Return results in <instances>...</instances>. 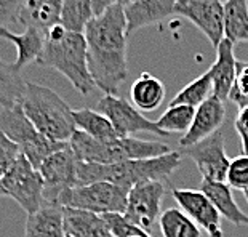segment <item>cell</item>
<instances>
[{"instance_id": "obj_1", "label": "cell", "mask_w": 248, "mask_h": 237, "mask_svg": "<svg viewBox=\"0 0 248 237\" xmlns=\"http://www.w3.org/2000/svg\"><path fill=\"white\" fill-rule=\"evenodd\" d=\"M88 45V69L104 95H117L128 77L126 18L122 3L94 16L83 32Z\"/></svg>"}, {"instance_id": "obj_2", "label": "cell", "mask_w": 248, "mask_h": 237, "mask_svg": "<svg viewBox=\"0 0 248 237\" xmlns=\"http://www.w3.org/2000/svg\"><path fill=\"white\" fill-rule=\"evenodd\" d=\"M37 64L62 74L76 90L87 96L96 83L88 69V45L83 34L71 32L61 24L53 26L45 37V47Z\"/></svg>"}, {"instance_id": "obj_3", "label": "cell", "mask_w": 248, "mask_h": 237, "mask_svg": "<svg viewBox=\"0 0 248 237\" xmlns=\"http://www.w3.org/2000/svg\"><path fill=\"white\" fill-rule=\"evenodd\" d=\"M181 151H171L165 156L152 159L125 160L110 165L80 164L77 167L78 186L94 181H108L130 191L136 184L149 181H163L181 165Z\"/></svg>"}, {"instance_id": "obj_4", "label": "cell", "mask_w": 248, "mask_h": 237, "mask_svg": "<svg viewBox=\"0 0 248 237\" xmlns=\"http://www.w3.org/2000/svg\"><path fill=\"white\" fill-rule=\"evenodd\" d=\"M18 104L26 117L46 138L69 143L74 131L77 130L69 104L48 87L26 82L24 93Z\"/></svg>"}, {"instance_id": "obj_5", "label": "cell", "mask_w": 248, "mask_h": 237, "mask_svg": "<svg viewBox=\"0 0 248 237\" xmlns=\"http://www.w3.org/2000/svg\"><path fill=\"white\" fill-rule=\"evenodd\" d=\"M69 147L80 164H98L110 165L125 160H140L152 159V157L165 156L173 149L160 141H147L140 140L135 136H125L117 138L110 143L92 138L80 130H76L69 140Z\"/></svg>"}, {"instance_id": "obj_6", "label": "cell", "mask_w": 248, "mask_h": 237, "mask_svg": "<svg viewBox=\"0 0 248 237\" xmlns=\"http://www.w3.org/2000/svg\"><path fill=\"white\" fill-rule=\"evenodd\" d=\"M0 131L19 147L21 154L37 170L48 156L69 146V143H60V141H53L42 135L32 125V122L26 117L19 104L2 109V112H0Z\"/></svg>"}, {"instance_id": "obj_7", "label": "cell", "mask_w": 248, "mask_h": 237, "mask_svg": "<svg viewBox=\"0 0 248 237\" xmlns=\"http://www.w3.org/2000/svg\"><path fill=\"white\" fill-rule=\"evenodd\" d=\"M126 189L108 181H94L69 189L61 199V207L85 210L96 215L120 213L126 210Z\"/></svg>"}, {"instance_id": "obj_8", "label": "cell", "mask_w": 248, "mask_h": 237, "mask_svg": "<svg viewBox=\"0 0 248 237\" xmlns=\"http://www.w3.org/2000/svg\"><path fill=\"white\" fill-rule=\"evenodd\" d=\"M5 196L12 197L28 215H32L45 205V184L39 170L21 154L15 165L2 176Z\"/></svg>"}, {"instance_id": "obj_9", "label": "cell", "mask_w": 248, "mask_h": 237, "mask_svg": "<svg viewBox=\"0 0 248 237\" xmlns=\"http://www.w3.org/2000/svg\"><path fill=\"white\" fill-rule=\"evenodd\" d=\"M78 162L69 146L55 154L48 156L39 167V173L44 180V199L45 205L61 207L62 196L69 189L78 186L77 180Z\"/></svg>"}, {"instance_id": "obj_10", "label": "cell", "mask_w": 248, "mask_h": 237, "mask_svg": "<svg viewBox=\"0 0 248 237\" xmlns=\"http://www.w3.org/2000/svg\"><path fill=\"white\" fill-rule=\"evenodd\" d=\"M98 111L104 114L114 125L115 131L120 138L131 136L135 133H152L159 136H168L165 131H162L157 127L155 122L146 119L141 114V111L136 109L133 104L126 101L122 96H115V95H104L98 101Z\"/></svg>"}, {"instance_id": "obj_11", "label": "cell", "mask_w": 248, "mask_h": 237, "mask_svg": "<svg viewBox=\"0 0 248 237\" xmlns=\"http://www.w3.org/2000/svg\"><path fill=\"white\" fill-rule=\"evenodd\" d=\"M165 196V184L162 181H149L136 184L130 189L124 217L151 234L152 228L160 218V204Z\"/></svg>"}, {"instance_id": "obj_12", "label": "cell", "mask_w": 248, "mask_h": 237, "mask_svg": "<svg viewBox=\"0 0 248 237\" xmlns=\"http://www.w3.org/2000/svg\"><path fill=\"white\" fill-rule=\"evenodd\" d=\"M175 15L191 21L215 48L224 39V7L221 0H176Z\"/></svg>"}, {"instance_id": "obj_13", "label": "cell", "mask_w": 248, "mask_h": 237, "mask_svg": "<svg viewBox=\"0 0 248 237\" xmlns=\"http://www.w3.org/2000/svg\"><path fill=\"white\" fill-rule=\"evenodd\" d=\"M181 154L191 157V160L197 165V170L202 175L203 181L226 183L231 159L224 149L223 131H216L210 138L186 149H181Z\"/></svg>"}, {"instance_id": "obj_14", "label": "cell", "mask_w": 248, "mask_h": 237, "mask_svg": "<svg viewBox=\"0 0 248 237\" xmlns=\"http://www.w3.org/2000/svg\"><path fill=\"white\" fill-rule=\"evenodd\" d=\"M171 196L179 208L191 218L208 237H224L221 229V215L212 201L197 189H171Z\"/></svg>"}, {"instance_id": "obj_15", "label": "cell", "mask_w": 248, "mask_h": 237, "mask_svg": "<svg viewBox=\"0 0 248 237\" xmlns=\"http://www.w3.org/2000/svg\"><path fill=\"white\" fill-rule=\"evenodd\" d=\"M226 122V108L224 103L215 95L207 101L195 108L194 122L186 133L179 138V149H186L200 141L210 138L216 131H219L221 125Z\"/></svg>"}, {"instance_id": "obj_16", "label": "cell", "mask_w": 248, "mask_h": 237, "mask_svg": "<svg viewBox=\"0 0 248 237\" xmlns=\"http://www.w3.org/2000/svg\"><path fill=\"white\" fill-rule=\"evenodd\" d=\"M175 7L176 0H138L135 3L124 5L128 35L146 26L162 23L173 16Z\"/></svg>"}, {"instance_id": "obj_17", "label": "cell", "mask_w": 248, "mask_h": 237, "mask_svg": "<svg viewBox=\"0 0 248 237\" xmlns=\"http://www.w3.org/2000/svg\"><path fill=\"white\" fill-rule=\"evenodd\" d=\"M234 45L231 40L223 39L216 48V61L210 67L213 76V95L221 101L229 99L237 74V60L234 56Z\"/></svg>"}, {"instance_id": "obj_18", "label": "cell", "mask_w": 248, "mask_h": 237, "mask_svg": "<svg viewBox=\"0 0 248 237\" xmlns=\"http://www.w3.org/2000/svg\"><path fill=\"white\" fill-rule=\"evenodd\" d=\"M0 37L7 39L10 44L16 47V60L13 63V67L19 72L32 61L37 63L42 51H44L46 34L42 32L40 29L29 26V28L24 29L23 34H15L8 29H2L0 31Z\"/></svg>"}, {"instance_id": "obj_19", "label": "cell", "mask_w": 248, "mask_h": 237, "mask_svg": "<svg viewBox=\"0 0 248 237\" xmlns=\"http://www.w3.org/2000/svg\"><path fill=\"white\" fill-rule=\"evenodd\" d=\"M61 8L62 0H24L18 23L46 34L53 26L60 24Z\"/></svg>"}, {"instance_id": "obj_20", "label": "cell", "mask_w": 248, "mask_h": 237, "mask_svg": "<svg viewBox=\"0 0 248 237\" xmlns=\"http://www.w3.org/2000/svg\"><path fill=\"white\" fill-rule=\"evenodd\" d=\"M24 237H66L64 207L44 205L39 212L28 215Z\"/></svg>"}, {"instance_id": "obj_21", "label": "cell", "mask_w": 248, "mask_h": 237, "mask_svg": "<svg viewBox=\"0 0 248 237\" xmlns=\"http://www.w3.org/2000/svg\"><path fill=\"white\" fill-rule=\"evenodd\" d=\"M66 237H114L101 215L77 208H64Z\"/></svg>"}, {"instance_id": "obj_22", "label": "cell", "mask_w": 248, "mask_h": 237, "mask_svg": "<svg viewBox=\"0 0 248 237\" xmlns=\"http://www.w3.org/2000/svg\"><path fill=\"white\" fill-rule=\"evenodd\" d=\"M205 196H207L219 215L226 218L229 223L235 226H248V215H245L235 204L232 197V189L228 183H216V181H202L200 188Z\"/></svg>"}, {"instance_id": "obj_23", "label": "cell", "mask_w": 248, "mask_h": 237, "mask_svg": "<svg viewBox=\"0 0 248 237\" xmlns=\"http://www.w3.org/2000/svg\"><path fill=\"white\" fill-rule=\"evenodd\" d=\"M131 104L138 111H155L165 99V87L159 77L142 72L130 87Z\"/></svg>"}, {"instance_id": "obj_24", "label": "cell", "mask_w": 248, "mask_h": 237, "mask_svg": "<svg viewBox=\"0 0 248 237\" xmlns=\"http://www.w3.org/2000/svg\"><path fill=\"white\" fill-rule=\"evenodd\" d=\"M74 122H76L77 130L83 131L92 138L101 141V143H110V141L120 138L115 131L110 120L99 111H93L88 108H82L72 111Z\"/></svg>"}, {"instance_id": "obj_25", "label": "cell", "mask_w": 248, "mask_h": 237, "mask_svg": "<svg viewBox=\"0 0 248 237\" xmlns=\"http://www.w3.org/2000/svg\"><path fill=\"white\" fill-rule=\"evenodd\" d=\"M224 7V39L232 44L248 42V0H226Z\"/></svg>"}, {"instance_id": "obj_26", "label": "cell", "mask_w": 248, "mask_h": 237, "mask_svg": "<svg viewBox=\"0 0 248 237\" xmlns=\"http://www.w3.org/2000/svg\"><path fill=\"white\" fill-rule=\"evenodd\" d=\"M94 18L92 0H62L60 24L71 32L83 34Z\"/></svg>"}, {"instance_id": "obj_27", "label": "cell", "mask_w": 248, "mask_h": 237, "mask_svg": "<svg viewBox=\"0 0 248 237\" xmlns=\"http://www.w3.org/2000/svg\"><path fill=\"white\" fill-rule=\"evenodd\" d=\"M24 88V79L13 67V63H7L0 58V106H16L23 96Z\"/></svg>"}, {"instance_id": "obj_28", "label": "cell", "mask_w": 248, "mask_h": 237, "mask_svg": "<svg viewBox=\"0 0 248 237\" xmlns=\"http://www.w3.org/2000/svg\"><path fill=\"white\" fill-rule=\"evenodd\" d=\"M159 228L163 237H202L199 226L181 208H168L162 212Z\"/></svg>"}, {"instance_id": "obj_29", "label": "cell", "mask_w": 248, "mask_h": 237, "mask_svg": "<svg viewBox=\"0 0 248 237\" xmlns=\"http://www.w3.org/2000/svg\"><path fill=\"white\" fill-rule=\"evenodd\" d=\"M210 96H213V76L208 69L202 76L194 79L191 83H187L184 88H181L173 96L170 104H186V106L199 108Z\"/></svg>"}, {"instance_id": "obj_30", "label": "cell", "mask_w": 248, "mask_h": 237, "mask_svg": "<svg viewBox=\"0 0 248 237\" xmlns=\"http://www.w3.org/2000/svg\"><path fill=\"white\" fill-rule=\"evenodd\" d=\"M195 115V108L186 104H170L168 109L155 120L157 127L167 135L186 133L191 128Z\"/></svg>"}, {"instance_id": "obj_31", "label": "cell", "mask_w": 248, "mask_h": 237, "mask_svg": "<svg viewBox=\"0 0 248 237\" xmlns=\"http://www.w3.org/2000/svg\"><path fill=\"white\" fill-rule=\"evenodd\" d=\"M101 217L106 221L108 228L114 237H151L149 233H146V231H142L138 226L130 223L120 213H106L101 215Z\"/></svg>"}, {"instance_id": "obj_32", "label": "cell", "mask_w": 248, "mask_h": 237, "mask_svg": "<svg viewBox=\"0 0 248 237\" xmlns=\"http://www.w3.org/2000/svg\"><path fill=\"white\" fill-rule=\"evenodd\" d=\"M229 101L237 104L239 109L248 106V63L237 61V74L229 93Z\"/></svg>"}, {"instance_id": "obj_33", "label": "cell", "mask_w": 248, "mask_h": 237, "mask_svg": "<svg viewBox=\"0 0 248 237\" xmlns=\"http://www.w3.org/2000/svg\"><path fill=\"white\" fill-rule=\"evenodd\" d=\"M226 183L231 189H239V191H247L248 189V156H239L231 159V165L228 170V178Z\"/></svg>"}, {"instance_id": "obj_34", "label": "cell", "mask_w": 248, "mask_h": 237, "mask_svg": "<svg viewBox=\"0 0 248 237\" xmlns=\"http://www.w3.org/2000/svg\"><path fill=\"white\" fill-rule=\"evenodd\" d=\"M19 147L0 131V178L15 165V162L19 159Z\"/></svg>"}, {"instance_id": "obj_35", "label": "cell", "mask_w": 248, "mask_h": 237, "mask_svg": "<svg viewBox=\"0 0 248 237\" xmlns=\"http://www.w3.org/2000/svg\"><path fill=\"white\" fill-rule=\"evenodd\" d=\"M24 0H0V31L19 21Z\"/></svg>"}, {"instance_id": "obj_36", "label": "cell", "mask_w": 248, "mask_h": 237, "mask_svg": "<svg viewBox=\"0 0 248 237\" xmlns=\"http://www.w3.org/2000/svg\"><path fill=\"white\" fill-rule=\"evenodd\" d=\"M234 128L240 136L244 154L248 156V106L239 109V114L234 120Z\"/></svg>"}, {"instance_id": "obj_37", "label": "cell", "mask_w": 248, "mask_h": 237, "mask_svg": "<svg viewBox=\"0 0 248 237\" xmlns=\"http://www.w3.org/2000/svg\"><path fill=\"white\" fill-rule=\"evenodd\" d=\"M117 3H122V0H92L94 16H99V15L106 12L108 8L114 7V5H117Z\"/></svg>"}, {"instance_id": "obj_38", "label": "cell", "mask_w": 248, "mask_h": 237, "mask_svg": "<svg viewBox=\"0 0 248 237\" xmlns=\"http://www.w3.org/2000/svg\"><path fill=\"white\" fill-rule=\"evenodd\" d=\"M138 0H122V5H130V3H135Z\"/></svg>"}, {"instance_id": "obj_39", "label": "cell", "mask_w": 248, "mask_h": 237, "mask_svg": "<svg viewBox=\"0 0 248 237\" xmlns=\"http://www.w3.org/2000/svg\"><path fill=\"white\" fill-rule=\"evenodd\" d=\"M0 196H5V189L2 186V178H0Z\"/></svg>"}, {"instance_id": "obj_40", "label": "cell", "mask_w": 248, "mask_h": 237, "mask_svg": "<svg viewBox=\"0 0 248 237\" xmlns=\"http://www.w3.org/2000/svg\"><path fill=\"white\" fill-rule=\"evenodd\" d=\"M244 194H245V199H247V202H248V189H247V191H245Z\"/></svg>"}]
</instances>
